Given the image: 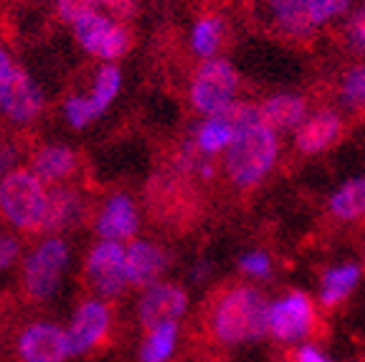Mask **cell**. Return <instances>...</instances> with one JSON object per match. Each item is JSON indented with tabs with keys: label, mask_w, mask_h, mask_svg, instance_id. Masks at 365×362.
Here are the masks:
<instances>
[{
	"label": "cell",
	"mask_w": 365,
	"mask_h": 362,
	"mask_svg": "<svg viewBox=\"0 0 365 362\" xmlns=\"http://www.w3.org/2000/svg\"><path fill=\"white\" fill-rule=\"evenodd\" d=\"M272 306L254 286H223L211 296L203 309L205 329L221 345H244L257 342L269 332Z\"/></svg>",
	"instance_id": "cell-1"
},
{
	"label": "cell",
	"mask_w": 365,
	"mask_h": 362,
	"mask_svg": "<svg viewBox=\"0 0 365 362\" xmlns=\"http://www.w3.org/2000/svg\"><path fill=\"white\" fill-rule=\"evenodd\" d=\"M46 213H48V185L21 165L0 180V221L23 236H43Z\"/></svg>",
	"instance_id": "cell-2"
},
{
	"label": "cell",
	"mask_w": 365,
	"mask_h": 362,
	"mask_svg": "<svg viewBox=\"0 0 365 362\" xmlns=\"http://www.w3.org/2000/svg\"><path fill=\"white\" fill-rule=\"evenodd\" d=\"M277 150H279L277 135L264 122L236 132V137L226 148V172L231 182L239 187L262 182L272 170V165L277 162Z\"/></svg>",
	"instance_id": "cell-3"
},
{
	"label": "cell",
	"mask_w": 365,
	"mask_h": 362,
	"mask_svg": "<svg viewBox=\"0 0 365 362\" xmlns=\"http://www.w3.org/2000/svg\"><path fill=\"white\" fill-rule=\"evenodd\" d=\"M68 249L61 236H43L41 244L23 259L21 289L31 301H43L53 294L66 269Z\"/></svg>",
	"instance_id": "cell-4"
},
{
	"label": "cell",
	"mask_w": 365,
	"mask_h": 362,
	"mask_svg": "<svg viewBox=\"0 0 365 362\" xmlns=\"http://www.w3.org/2000/svg\"><path fill=\"white\" fill-rule=\"evenodd\" d=\"M239 89V74L223 58H208L195 68L190 81V102L205 117H213L228 104H234Z\"/></svg>",
	"instance_id": "cell-5"
},
{
	"label": "cell",
	"mask_w": 365,
	"mask_h": 362,
	"mask_svg": "<svg viewBox=\"0 0 365 362\" xmlns=\"http://www.w3.org/2000/svg\"><path fill=\"white\" fill-rule=\"evenodd\" d=\"M71 29H74V38L79 41L81 48L89 56L102 58V61H117L132 46L130 31L99 11H89L79 16L71 23Z\"/></svg>",
	"instance_id": "cell-6"
},
{
	"label": "cell",
	"mask_w": 365,
	"mask_h": 362,
	"mask_svg": "<svg viewBox=\"0 0 365 362\" xmlns=\"http://www.w3.org/2000/svg\"><path fill=\"white\" fill-rule=\"evenodd\" d=\"M84 274L89 286L99 296L114 299V296L125 294V289L130 286V279H127V249L120 241L97 244L86 256Z\"/></svg>",
	"instance_id": "cell-7"
},
{
	"label": "cell",
	"mask_w": 365,
	"mask_h": 362,
	"mask_svg": "<svg viewBox=\"0 0 365 362\" xmlns=\"http://www.w3.org/2000/svg\"><path fill=\"white\" fill-rule=\"evenodd\" d=\"M43 112V94L21 66H13L11 74L0 81V114L13 127H29Z\"/></svg>",
	"instance_id": "cell-8"
},
{
	"label": "cell",
	"mask_w": 365,
	"mask_h": 362,
	"mask_svg": "<svg viewBox=\"0 0 365 362\" xmlns=\"http://www.w3.org/2000/svg\"><path fill=\"white\" fill-rule=\"evenodd\" d=\"M16 350L23 362H66L71 357L68 332L53 322H34L23 327Z\"/></svg>",
	"instance_id": "cell-9"
},
{
	"label": "cell",
	"mask_w": 365,
	"mask_h": 362,
	"mask_svg": "<svg viewBox=\"0 0 365 362\" xmlns=\"http://www.w3.org/2000/svg\"><path fill=\"white\" fill-rule=\"evenodd\" d=\"M109 306L102 299H86L74 311V319L68 324V345H71V357L86 355L97 350L109 334Z\"/></svg>",
	"instance_id": "cell-10"
},
{
	"label": "cell",
	"mask_w": 365,
	"mask_h": 362,
	"mask_svg": "<svg viewBox=\"0 0 365 362\" xmlns=\"http://www.w3.org/2000/svg\"><path fill=\"white\" fill-rule=\"evenodd\" d=\"M314 327V306L307 294L292 291L272 306L269 332L282 342H297L307 337Z\"/></svg>",
	"instance_id": "cell-11"
},
{
	"label": "cell",
	"mask_w": 365,
	"mask_h": 362,
	"mask_svg": "<svg viewBox=\"0 0 365 362\" xmlns=\"http://www.w3.org/2000/svg\"><path fill=\"white\" fill-rule=\"evenodd\" d=\"M89 218V203L76 187L51 185L48 187V213H46L43 236H61L74 231Z\"/></svg>",
	"instance_id": "cell-12"
},
{
	"label": "cell",
	"mask_w": 365,
	"mask_h": 362,
	"mask_svg": "<svg viewBox=\"0 0 365 362\" xmlns=\"http://www.w3.org/2000/svg\"><path fill=\"white\" fill-rule=\"evenodd\" d=\"M188 306V294L175 284H153L140 301V324L145 329H158L163 324L178 322Z\"/></svg>",
	"instance_id": "cell-13"
},
{
	"label": "cell",
	"mask_w": 365,
	"mask_h": 362,
	"mask_svg": "<svg viewBox=\"0 0 365 362\" xmlns=\"http://www.w3.org/2000/svg\"><path fill=\"white\" fill-rule=\"evenodd\" d=\"M94 226H97L102 241H120V244L132 241L137 228H140V213H137L135 200L125 192H114L112 198L104 203Z\"/></svg>",
	"instance_id": "cell-14"
},
{
	"label": "cell",
	"mask_w": 365,
	"mask_h": 362,
	"mask_svg": "<svg viewBox=\"0 0 365 362\" xmlns=\"http://www.w3.org/2000/svg\"><path fill=\"white\" fill-rule=\"evenodd\" d=\"M274 21L292 36H307L314 26L330 18L322 0H269Z\"/></svg>",
	"instance_id": "cell-15"
},
{
	"label": "cell",
	"mask_w": 365,
	"mask_h": 362,
	"mask_svg": "<svg viewBox=\"0 0 365 362\" xmlns=\"http://www.w3.org/2000/svg\"><path fill=\"white\" fill-rule=\"evenodd\" d=\"M29 167L46 185H66L79 170V155L63 145H43L29 155Z\"/></svg>",
	"instance_id": "cell-16"
},
{
	"label": "cell",
	"mask_w": 365,
	"mask_h": 362,
	"mask_svg": "<svg viewBox=\"0 0 365 362\" xmlns=\"http://www.w3.org/2000/svg\"><path fill=\"white\" fill-rule=\"evenodd\" d=\"M165 251L160 249L158 244H153V241L135 238L127 246V279H130V286L150 289L153 284H158L160 274L165 272Z\"/></svg>",
	"instance_id": "cell-17"
},
{
	"label": "cell",
	"mask_w": 365,
	"mask_h": 362,
	"mask_svg": "<svg viewBox=\"0 0 365 362\" xmlns=\"http://www.w3.org/2000/svg\"><path fill=\"white\" fill-rule=\"evenodd\" d=\"M342 132V119L337 117L330 109H322V112H314L312 117H307L302 125L297 127V150L304 155H317L322 150H327L332 142L340 137Z\"/></svg>",
	"instance_id": "cell-18"
},
{
	"label": "cell",
	"mask_w": 365,
	"mask_h": 362,
	"mask_svg": "<svg viewBox=\"0 0 365 362\" xmlns=\"http://www.w3.org/2000/svg\"><path fill=\"white\" fill-rule=\"evenodd\" d=\"M304 112H307V102L302 96L294 94H277L269 96L262 104V119L264 125L272 130H292L304 122Z\"/></svg>",
	"instance_id": "cell-19"
},
{
	"label": "cell",
	"mask_w": 365,
	"mask_h": 362,
	"mask_svg": "<svg viewBox=\"0 0 365 362\" xmlns=\"http://www.w3.org/2000/svg\"><path fill=\"white\" fill-rule=\"evenodd\" d=\"M234 137H236L234 119L228 117L226 109H221L218 114L205 119L203 127L198 130V148H200V152H205V155H216V152H221V150H226Z\"/></svg>",
	"instance_id": "cell-20"
},
{
	"label": "cell",
	"mask_w": 365,
	"mask_h": 362,
	"mask_svg": "<svg viewBox=\"0 0 365 362\" xmlns=\"http://www.w3.org/2000/svg\"><path fill=\"white\" fill-rule=\"evenodd\" d=\"M330 210L340 221H358L365 215V177L345 182L340 190L332 195Z\"/></svg>",
	"instance_id": "cell-21"
},
{
	"label": "cell",
	"mask_w": 365,
	"mask_h": 362,
	"mask_svg": "<svg viewBox=\"0 0 365 362\" xmlns=\"http://www.w3.org/2000/svg\"><path fill=\"white\" fill-rule=\"evenodd\" d=\"M360 279V269L348 264V267H337L322 276V289H319V301L325 306L340 304L345 296L353 291V286Z\"/></svg>",
	"instance_id": "cell-22"
},
{
	"label": "cell",
	"mask_w": 365,
	"mask_h": 362,
	"mask_svg": "<svg viewBox=\"0 0 365 362\" xmlns=\"http://www.w3.org/2000/svg\"><path fill=\"white\" fill-rule=\"evenodd\" d=\"M178 342V322L163 324L158 329H150L148 340L140 350V362H165L173 355Z\"/></svg>",
	"instance_id": "cell-23"
},
{
	"label": "cell",
	"mask_w": 365,
	"mask_h": 362,
	"mask_svg": "<svg viewBox=\"0 0 365 362\" xmlns=\"http://www.w3.org/2000/svg\"><path fill=\"white\" fill-rule=\"evenodd\" d=\"M120 84H122V74L120 68L112 66V63H104L99 68L97 79H94V86H91V94H89V102L94 107V112L102 114L109 104L114 102V96L120 91Z\"/></svg>",
	"instance_id": "cell-24"
},
{
	"label": "cell",
	"mask_w": 365,
	"mask_h": 362,
	"mask_svg": "<svg viewBox=\"0 0 365 362\" xmlns=\"http://www.w3.org/2000/svg\"><path fill=\"white\" fill-rule=\"evenodd\" d=\"M223 38V21L216 16H205L193 29V48L198 56H213Z\"/></svg>",
	"instance_id": "cell-25"
},
{
	"label": "cell",
	"mask_w": 365,
	"mask_h": 362,
	"mask_svg": "<svg viewBox=\"0 0 365 362\" xmlns=\"http://www.w3.org/2000/svg\"><path fill=\"white\" fill-rule=\"evenodd\" d=\"M29 152V148L23 145L21 140H13V137H0V180L8 175V172H13L16 167H21V160L26 157Z\"/></svg>",
	"instance_id": "cell-26"
},
{
	"label": "cell",
	"mask_w": 365,
	"mask_h": 362,
	"mask_svg": "<svg viewBox=\"0 0 365 362\" xmlns=\"http://www.w3.org/2000/svg\"><path fill=\"white\" fill-rule=\"evenodd\" d=\"M342 102L348 107H363L365 104V63L350 68L342 79Z\"/></svg>",
	"instance_id": "cell-27"
},
{
	"label": "cell",
	"mask_w": 365,
	"mask_h": 362,
	"mask_svg": "<svg viewBox=\"0 0 365 362\" xmlns=\"http://www.w3.org/2000/svg\"><path fill=\"white\" fill-rule=\"evenodd\" d=\"M66 117L74 127H86L94 117H99L91 107L89 96H71L66 102Z\"/></svg>",
	"instance_id": "cell-28"
},
{
	"label": "cell",
	"mask_w": 365,
	"mask_h": 362,
	"mask_svg": "<svg viewBox=\"0 0 365 362\" xmlns=\"http://www.w3.org/2000/svg\"><path fill=\"white\" fill-rule=\"evenodd\" d=\"M23 254V238L18 236V231H3L0 228V269H8L11 264H16Z\"/></svg>",
	"instance_id": "cell-29"
},
{
	"label": "cell",
	"mask_w": 365,
	"mask_h": 362,
	"mask_svg": "<svg viewBox=\"0 0 365 362\" xmlns=\"http://www.w3.org/2000/svg\"><path fill=\"white\" fill-rule=\"evenodd\" d=\"M97 6H104V0H58L56 3V13L61 21L74 23L79 16L89 11H97Z\"/></svg>",
	"instance_id": "cell-30"
},
{
	"label": "cell",
	"mask_w": 365,
	"mask_h": 362,
	"mask_svg": "<svg viewBox=\"0 0 365 362\" xmlns=\"http://www.w3.org/2000/svg\"><path fill=\"white\" fill-rule=\"evenodd\" d=\"M345 36H348V43L353 46V51L365 56V3L350 16Z\"/></svg>",
	"instance_id": "cell-31"
},
{
	"label": "cell",
	"mask_w": 365,
	"mask_h": 362,
	"mask_svg": "<svg viewBox=\"0 0 365 362\" xmlns=\"http://www.w3.org/2000/svg\"><path fill=\"white\" fill-rule=\"evenodd\" d=\"M241 272L251 274V276H269V272H272V264H269V259L264 254H249L241 259Z\"/></svg>",
	"instance_id": "cell-32"
},
{
	"label": "cell",
	"mask_w": 365,
	"mask_h": 362,
	"mask_svg": "<svg viewBox=\"0 0 365 362\" xmlns=\"http://www.w3.org/2000/svg\"><path fill=\"white\" fill-rule=\"evenodd\" d=\"M135 6H137V0H104V8H107L114 18H120V21L132 18Z\"/></svg>",
	"instance_id": "cell-33"
},
{
	"label": "cell",
	"mask_w": 365,
	"mask_h": 362,
	"mask_svg": "<svg viewBox=\"0 0 365 362\" xmlns=\"http://www.w3.org/2000/svg\"><path fill=\"white\" fill-rule=\"evenodd\" d=\"M297 362H327V360L314 347H302V350L297 352Z\"/></svg>",
	"instance_id": "cell-34"
},
{
	"label": "cell",
	"mask_w": 365,
	"mask_h": 362,
	"mask_svg": "<svg viewBox=\"0 0 365 362\" xmlns=\"http://www.w3.org/2000/svg\"><path fill=\"white\" fill-rule=\"evenodd\" d=\"M322 3H325V8H327V13H330V18L332 16H340V13L350 6V0H322Z\"/></svg>",
	"instance_id": "cell-35"
},
{
	"label": "cell",
	"mask_w": 365,
	"mask_h": 362,
	"mask_svg": "<svg viewBox=\"0 0 365 362\" xmlns=\"http://www.w3.org/2000/svg\"><path fill=\"white\" fill-rule=\"evenodd\" d=\"M13 66H16V61H13V58L8 56V53L3 51V48H0V81H3L8 74H11Z\"/></svg>",
	"instance_id": "cell-36"
},
{
	"label": "cell",
	"mask_w": 365,
	"mask_h": 362,
	"mask_svg": "<svg viewBox=\"0 0 365 362\" xmlns=\"http://www.w3.org/2000/svg\"><path fill=\"white\" fill-rule=\"evenodd\" d=\"M0 119H3V114H0ZM0 137H3V122H0Z\"/></svg>",
	"instance_id": "cell-37"
}]
</instances>
